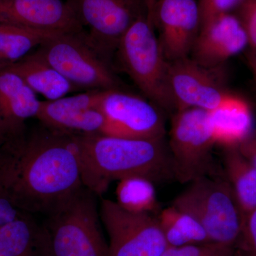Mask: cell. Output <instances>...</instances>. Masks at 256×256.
<instances>
[{
  "label": "cell",
  "instance_id": "5b68a950",
  "mask_svg": "<svg viewBox=\"0 0 256 256\" xmlns=\"http://www.w3.org/2000/svg\"><path fill=\"white\" fill-rule=\"evenodd\" d=\"M154 24L143 14L134 22L118 47L119 60L136 85L158 108L174 109L168 84V65Z\"/></svg>",
  "mask_w": 256,
  "mask_h": 256
},
{
  "label": "cell",
  "instance_id": "3957f363",
  "mask_svg": "<svg viewBox=\"0 0 256 256\" xmlns=\"http://www.w3.org/2000/svg\"><path fill=\"white\" fill-rule=\"evenodd\" d=\"M96 196L84 186L47 216L44 225L53 256H110Z\"/></svg>",
  "mask_w": 256,
  "mask_h": 256
},
{
  "label": "cell",
  "instance_id": "7a4b0ae2",
  "mask_svg": "<svg viewBox=\"0 0 256 256\" xmlns=\"http://www.w3.org/2000/svg\"><path fill=\"white\" fill-rule=\"evenodd\" d=\"M84 186L101 195L114 181L142 176L153 182L175 178L163 138L76 134Z\"/></svg>",
  "mask_w": 256,
  "mask_h": 256
},
{
  "label": "cell",
  "instance_id": "6da1fadb",
  "mask_svg": "<svg viewBox=\"0 0 256 256\" xmlns=\"http://www.w3.org/2000/svg\"><path fill=\"white\" fill-rule=\"evenodd\" d=\"M84 186L76 134L42 126L0 149V190L22 212L47 216Z\"/></svg>",
  "mask_w": 256,
  "mask_h": 256
},
{
  "label": "cell",
  "instance_id": "52a82bcc",
  "mask_svg": "<svg viewBox=\"0 0 256 256\" xmlns=\"http://www.w3.org/2000/svg\"><path fill=\"white\" fill-rule=\"evenodd\" d=\"M36 53L76 89H119L108 63L87 43L82 32L56 35L38 47Z\"/></svg>",
  "mask_w": 256,
  "mask_h": 256
},
{
  "label": "cell",
  "instance_id": "7402d4cb",
  "mask_svg": "<svg viewBox=\"0 0 256 256\" xmlns=\"http://www.w3.org/2000/svg\"><path fill=\"white\" fill-rule=\"evenodd\" d=\"M156 218L168 247L210 242L200 222L173 205L161 210Z\"/></svg>",
  "mask_w": 256,
  "mask_h": 256
},
{
  "label": "cell",
  "instance_id": "9c48e42d",
  "mask_svg": "<svg viewBox=\"0 0 256 256\" xmlns=\"http://www.w3.org/2000/svg\"><path fill=\"white\" fill-rule=\"evenodd\" d=\"M99 212L108 235L110 256H162L168 247L152 214L131 213L106 198Z\"/></svg>",
  "mask_w": 256,
  "mask_h": 256
},
{
  "label": "cell",
  "instance_id": "44dd1931",
  "mask_svg": "<svg viewBox=\"0 0 256 256\" xmlns=\"http://www.w3.org/2000/svg\"><path fill=\"white\" fill-rule=\"evenodd\" d=\"M60 34L0 24V68L16 63Z\"/></svg>",
  "mask_w": 256,
  "mask_h": 256
},
{
  "label": "cell",
  "instance_id": "83f0119b",
  "mask_svg": "<svg viewBox=\"0 0 256 256\" xmlns=\"http://www.w3.org/2000/svg\"><path fill=\"white\" fill-rule=\"evenodd\" d=\"M24 213L0 190V226L18 218Z\"/></svg>",
  "mask_w": 256,
  "mask_h": 256
},
{
  "label": "cell",
  "instance_id": "ac0fdd59",
  "mask_svg": "<svg viewBox=\"0 0 256 256\" xmlns=\"http://www.w3.org/2000/svg\"><path fill=\"white\" fill-rule=\"evenodd\" d=\"M208 114L216 144L223 148L238 146L254 131L250 106L234 94Z\"/></svg>",
  "mask_w": 256,
  "mask_h": 256
},
{
  "label": "cell",
  "instance_id": "d4e9b609",
  "mask_svg": "<svg viewBox=\"0 0 256 256\" xmlns=\"http://www.w3.org/2000/svg\"><path fill=\"white\" fill-rule=\"evenodd\" d=\"M236 256H256V210L244 220Z\"/></svg>",
  "mask_w": 256,
  "mask_h": 256
},
{
  "label": "cell",
  "instance_id": "5bb4252c",
  "mask_svg": "<svg viewBox=\"0 0 256 256\" xmlns=\"http://www.w3.org/2000/svg\"><path fill=\"white\" fill-rule=\"evenodd\" d=\"M0 24L57 34L82 32L64 0H0Z\"/></svg>",
  "mask_w": 256,
  "mask_h": 256
},
{
  "label": "cell",
  "instance_id": "f546056e",
  "mask_svg": "<svg viewBox=\"0 0 256 256\" xmlns=\"http://www.w3.org/2000/svg\"><path fill=\"white\" fill-rule=\"evenodd\" d=\"M156 0H144L146 3V14L150 21L153 22V16H154V8H156Z\"/></svg>",
  "mask_w": 256,
  "mask_h": 256
},
{
  "label": "cell",
  "instance_id": "8992f818",
  "mask_svg": "<svg viewBox=\"0 0 256 256\" xmlns=\"http://www.w3.org/2000/svg\"><path fill=\"white\" fill-rule=\"evenodd\" d=\"M215 146L208 111L200 108L176 111L172 121L168 148L175 180L182 184L191 183L213 174Z\"/></svg>",
  "mask_w": 256,
  "mask_h": 256
},
{
  "label": "cell",
  "instance_id": "f1b7e54d",
  "mask_svg": "<svg viewBox=\"0 0 256 256\" xmlns=\"http://www.w3.org/2000/svg\"><path fill=\"white\" fill-rule=\"evenodd\" d=\"M242 156L252 164L256 169V131H254L238 146Z\"/></svg>",
  "mask_w": 256,
  "mask_h": 256
},
{
  "label": "cell",
  "instance_id": "cb8c5ba5",
  "mask_svg": "<svg viewBox=\"0 0 256 256\" xmlns=\"http://www.w3.org/2000/svg\"><path fill=\"white\" fill-rule=\"evenodd\" d=\"M162 256H236V250L233 248L208 242L168 247Z\"/></svg>",
  "mask_w": 256,
  "mask_h": 256
},
{
  "label": "cell",
  "instance_id": "7c38bea8",
  "mask_svg": "<svg viewBox=\"0 0 256 256\" xmlns=\"http://www.w3.org/2000/svg\"><path fill=\"white\" fill-rule=\"evenodd\" d=\"M153 22L160 30L162 48L168 62L186 58L201 28L196 0H156Z\"/></svg>",
  "mask_w": 256,
  "mask_h": 256
},
{
  "label": "cell",
  "instance_id": "4316f807",
  "mask_svg": "<svg viewBox=\"0 0 256 256\" xmlns=\"http://www.w3.org/2000/svg\"><path fill=\"white\" fill-rule=\"evenodd\" d=\"M237 9V16L246 32L249 45L256 54V0H242Z\"/></svg>",
  "mask_w": 256,
  "mask_h": 256
},
{
  "label": "cell",
  "instance_id": "ffe728a7",
  "mask_svg": "<svg viewBox=\"0 0 256 256\" xmlns=\"http://www.w3.org/2000/svg\"><path fill=\"white\" fill-rule=\"evenodd\" d=\"M224 166L226 178L245 220L256 210V169L238 146L224 148Z\"/></svg>",
  "mask_w": 256,
  "mask_h": 256
},
{
  "label": "cell",
  "instance_id": "8fae6325",
  "mask_svg": "<svg viewBox=\"0 0 256 256\" xmlns=\"http://www.w3.org/2000/svg\"><path fill=\"white\" fill-rule=\"evenodd\" d=\"M196 63L190 56L169 62L168 84L176 111L216 108L232 95L216 72Z\"/></svg>",
  "mask_w": 256,
  "mask_h": 256
},
{
  "label": "cell",
  "instance_id": "9a60e30c",
  "mask_svg": "<svg viewBox=\"0 0 256 256\" xmlns=\"http://www.w3.org/2000/svg\"><path fill=\"white\" fill-rule=\"evenodd\" d=\"M249 45L248 38L237 15H220L202 25L190 57L208 68H218Z\"/></svg>",
  "mask_w": 256,
  "mask_h": 256
},
{
  "label": "cell",
  "instance_id": "ba28073f",
  "mask_svg": "<svg viewBox=\"0 0 256 256\" xmlns=\"http://www.w3.org/2000/svg\"><path fill=\"white\" fill-rule=\"evenodd\" d=\"M87 43L108 62L140 16L146 14L140 0H68ZM148 15V14H146Z\"/></svg>",
  "mask_w": 256,
  "mask_h": 256
},
{
  "label": "cell",
  "instance_id": "603a6c76",
  "mask_svg": "<svg viewBox=\"0 0 256 256\" xmlns=\"http://www.w3.org/2000/svg\"><path fill=\"white\" fill-rule=\"evenodd\" d=\"M154 182L142 176L119 180L116 188V203L134 214H152L158 207Z\"/></svg>",
  "mask_w": 256,
  "mask_h": 256
},
{
  "label": "cell",
  "instance_id": "484cf974",
  "mask_svg": "<svg viewBox=\"0 0 256 256\" xmlns=\"http://www.w3.org/2000/svg\"><path fill=\"white\" fill-rule=\"evenodd\" d=\"M242 0H200L201 26L220 15L232 12Z\"/></svg>",
  "mask_w": 256,
  "mask_h": 256
},
{
  "label": "cell",
  "instance_id": "4dcf8cb0",
  "mask_svg": "<svg viewBox=\"0 0 256 256\" xmlns=\"http://www.w3.org/2000/svg\"><path fill=\"white\" fill-rule=\"evenodd\" d=\"M248 62L252 68V72L256 75V54H249L248 55Z\"/></svg>",
  "mask_w": 256,
  "mask_h": 256
},
{
  "label": "cell",
  "instance_id": "4fadbf2b",
  "mask_svg": "<svg viewBox=\"0 0 256 256\" xmlns=\"http://www.w3.org/2000/svg\"><path fill=\"white\" fill-rule=\"evenodd\" d=\"M102 90H89L54 100H41L36 118L48 129L68 134H101L106 119L100 108Z\"/></svg>",
  "mask_w": 256,
  "mask_h": 256
},
{
  "label": "cell",
  "instance_id": "30bf717a",
  "mask_svg": "<svg viewBox=\"0 0 256 256\" xmlns=\"http://www.w3.org/2000/svg\"><path fill=\"white\" fill-rule=\"evenodd\" d=\"M100 108L106 122L100 134L130 138H163L164 124L158 106L140 96L102 90Z\"/></svg>",
  "mask_w": 256,
  "mask_h": 256
},
{
  "label": "cell",
  "instance_id": "d6986e66",
  "mask_svg": "<svg viewBox=\"0 0 256 256\" xmlns=\"http://www.w3.org/2000/svg\"><path fill=\"white\" fill-rule=\"evenodd\" d=\"M5 68L18 74L36 95L43 96L46 100L60 99L77 90L36 52Z\"/></svg>",
  "mask_w": 256,
  "mask_h": 256
},
{
  "label": "cell",
  "instance_id": "277c9868",
  "mask_svg": "<svg viewBox=\"0 0 256 256\" xmlns=\"http://www.w3.org/2000/svg\"><path fill=\"white\" fill-rule=\"evenodd\" d=\"M172 205L198 220L210 242L236 250L244 218L226 178L208 176L194 180Z\"/></svg>",
  "mask_w": 256,
  "mask_h": 256
},
{
  "label": "cell",
  "instance_id": "e0dca14e",
  "mask_svg": "<svg viewBox=\"0 0 256 256\" xmlns=\"http://www.w3.org/2000/svg\"><path fill=\"white\" fill-rule=\"evenodd\" d=\"M28 214L0 226V256H53L44 223Z\"/></svg>",
  "mask_w": 256,
  "mask_h": 256
},
{
  "label": "cell",
  "instance_id": "2e32d148",
  "mask_svg": "<svg viewBox=\"0 0 256 256\" xmlns=\"http://www.w3.org/2000/svg\"><path fill=\"white\" fill-rule=\"evenodd\" d=\"M40 105L36 94L18 74L0 68V126L21 132L28 120L36 118Z\"/></svg>",
  "mask_w": 256,
  "mask_h": 256
}]
</instances>
